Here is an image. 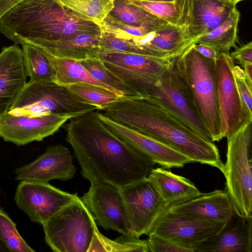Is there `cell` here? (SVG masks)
I'll return each instance as SVG.
<instances>
[{
    "label": "cell",
    "mask_w": 252,
    "mask_h": 252,
    "mask_svg": "<svg viewBox=\"0 0 252 252\" xmlns=\"http://www.w3.org/2000/svg\"><path fill=\"white\" fill-rule=\"evenodd\" d=\"M146 242L149 252H189L188 250L154 234L148 235Z\"/></svg>",
    "instance_id": "e575fe53"
},
{
    "label": "cell",
    "mask_w": 252,
    "mask_h": 252,
    "mask_svg": "<svg viewBox=\"0 0 252 252\" xmlns=\"http://www.w3.org/2000/svg\"><path fill=\"white\" fill-rule=\"evenodd\" d=\"M57 0L81 17L98 25L104 20L114 6V0Z\"/></svg>",
    "instance_id": "1f68e13d"
},
{
    "label": "cell",
    "mask_w": 252,
    "mask_h": 252,
    "mask_svg": "<svg viewBox=\"0 0 252 252\" xmlns=\"http://www.w3.org/2000/svg\"><path fill=\"white\" fill-rule=\"evenodd\" d=\"M102 110L114 121L175 148L192 162L222 171L224 163L214 143L193 131L153 97H121Z\"/></svg>",
    "instance_id": "7a4b0ae2"
},
{
    "label": "cell",
    "mask_w": 252,
    "mask_h": 252,
    "mask_svg": "<svg viewBox=\"0 0 252 252\" xmlns=\"http://www.w3.org/2000/svg\"><path fill=\"white\" fill-rule=\"evenodd\" d=\"M39 49L55 72L54 82L57 84L65 87L78 83L91 84L106 89L120 97L112 89L94 79L81 64L80 61L57 58Z\"/></svg>",
    "instance_id": "d4e9b609"
},
{
    "label": "cell",
    "mask_w": 252,
    "mask_h": 252,
    "mask_svg": "<svg viewBox=\"0 0 252 252\" xmlns=\"http://www.w3.org/2000/svg\"><path fill=\"white\" fill-rule=\"evenodd\" d=\"M66 87L83 102L96 107L98 110L121 97L106 89L86 83H78Z\"/></svg>",
    "instance_id": "d6a6232c"
},
{
    "label": "cell",
    "mask_w": 252,
    "mask_h": 252,
    "mask_svg": "<svg viewBox=\"0 0 252 252\" xmlns=\"http://www.w3.org/2000/svg\"><path fill=\"white\" fill-rule=\"evenodd\" d=\"M0 240L9 252H34L18 232L15 223L0 208Z\"/></svg>",
    "instance_id": "836d02e7"
},
{
    "label": "cell",
    "mask_w": 252,
    "mask_h": 252,
    "mask_svg": "<svg viewBox=\"0 0 252 252\" xmlns=\"http://www.w3.org/2000/svg\"><path fill=\"white\" fill-rule=\"evenodd\" d=\"M221 0L223 1H224L225 2H227L228 3H230V4H232V1L233 0Z\"/></svg>",
    "instance_id": "f6af8a7d"
},
{
    "label": "cell",
    "mask_w": 252,
    "mask_h": 252,
    "mask_svg": "<svg viewBox=\"0 0 252 252\" xmlns=\"http://www.w3.org/2000/svg\"><path fill=\"white\" fill-rule=\"evenodd\" d=\"M21 45L26 72L30 81L54 82L55 72L42 51L28 43Z\"/></svg>",
    "instance_id": "f546056e"
},
{
    "label": "cell",
    "mask_w": 252,
    "mask_h": 252,
    "mask_svg": "<svg viewBox=\"0 0 252 252\" xmlns=\"http://www.w3.org/2000/svg\"><path fill=\"white\" fill-rule=\"evenodd\" d=\"M98 58L109 70L143 97L148 96L175 59L102 49Z\"/></svg>",
    "instance_id": "ba28073f"
},
{
    "label": "cell",
    "mask_w": 252,
    "mask_h": 252,
    "mask_svg": "<svg viewBox=\"0 0 252 252\" xmlns=\"http://www.w3.org/2000/svg\"><path fill=\"white\" fill-rule=\"evenodd\" d=\"M76 169L69 149L61 144L47 147L45 152L31 163L15 170L16 180L49 183L57 179H72Z\"/></svg>",
    "instance_id": "ac0fdd59"
},
{
    "label": "cell",
    "mask_w": 252,
    "mask_h": 252,
    "mask_svg": "<svg viewBox=\"0 0 252 252\" xmlns=\"http://www.w3.org/2000/svg\"><path fill=\"white\" fill-rule=\"evenodd\" d=\"M215 69L222 138L226 137L252 121L245 111L233 74L234 59L229 54L219 53Z\"/></svg>",
    "instance_id": "7c38bea8"
},
{
    "label": "cell",
    "mask_w": 252,
    "mask_h": 252,
    "mask_svg": "<svg viewBox=\"0 0 252 252\" xmlns=\"http://www.w3.org/2000/svg\"><path fill=\"white\" fill-rule=\"evenodd\" d=\"M73 118L75 117L67 114L29 116L6 112L0 114V137L18 146L41 141Z\"/></svg>",
    "instance_id": "9a60e30c"
},
{
    "label": "cell",
    "mask_w": 252,
    "mask_h": 252,
    "mask_svg": "<svg viewBox=\"0 0 252 252\" xmlns=\"http://www.w3.org/2000/svg\"><path fill=\"white\" fill-rule=\"evenodd\" d=\"M128 43L134 54L174 60L196 44L197 38L186 25L167 24L140 37L123 35L117 37Z\"/></svg>",
    "instance_id": "4fadbf2b"
},
{
    "label": "cell",
    "mask_w": 252,
    "mask_h": 252,
    "mask_svg": "<svg viewBox=\"0 0 252 252\" xmlns=\"http://www.w3.org/2000/svg\"><path fill=\"white\" fill-rule=\"evenodd\" d=\"M64 124L83 177L91 184L105 183L121 189L145 179L156 163L121 141L104 125L98 111L69 119Z\"/></svg>",
    "instance_id": "6da1fadb"
},
{
    "label": "cell",
    "mask_w": 252,
    "mask_h": 252,
    "mask_svg": "<svg viewBox=\"0 0 252 252\" xmlns=\"http://www.w3.org/2000/svg\"><path fill=\"white\" fill-rule=\"evenodd\" d=\"M0 32L16 44L37 47L77 34H100L101 29L57 0H24L0 18Z\"/></svg>",
    "instance_id": "3957f363"
},
{
    "label": "cell",
    "mask_w": 252,
    "mask_h": 252,
    "mask_svg": "<svg viewBox=\"0 0 252 252\" xmlns=\"http://www.w3.org/2000/svg\"><path fill=\"white\" fill-rule=\"evenodd\" d=\"M235 7L221 0H187L186 24L197 38L222 24Z\"/></svg>",
    "instance_id": "7402d4cb"
},
{
    "label": "cell",
    "mask_w": 252,
    "mask_h": 252,
    "mask_svg": "<svg viewBox=\"0 0 252 252\" xmlns=\"http://www.w3.org/2000/svg\"><path fill=\"white\" fill-rule=\"evenodd\" d=\"M175 60L148 92V96L158 100L203 138L213 142L211 135L202 122L191 96L176 68Z\"/></svg>",
    "instance_id": "30bf717a"
},
{
    "label": "cell",
    "mask_w": 252,
    "mask_h": 252,
    "mask_svg": "<svg viewBox=\"0 0 252 252\" xmlns=\"http://www.w3.org/2000/svg\"><path fill=\"white\" fill-rule=\"evenodd\" d=\"M113 5L109 15L129 26L152 28L169 24L145 9L129 2L127 0H114Z\"/></svg>",
    "instance_id": "4316f807"
},
{
    "label": "cell",
    "mask_w": 252,
    "mask_h": 252,
    "mask_svg": "<svg viewBox=\"0 0 252 252\" xmlns=\"http://www.w3.org/2000/svg\"><path fill=\"white\" fill-rule=\"evenodd\" d=\"M9 252L6 247L3 244L0 240V252Z\"/></svg>",
    "instance_id": "b9f144b4"
},
{
    "label": "cell",
    "mask_w": 252,
    "mask_h": 252,
    "mask_svg": "<svg viewBox=\"0 0 252 252\" xmlns=\"http://www.w3.org/2000/svg\"><path fill=\"white\" fill-rule=\"evenodd\" d=\"M98 115L104 125L117 137L162 167L166 169L181 168L192 162L187 156L169 145L121 124L98 110Z\"/></svg>",
    "instance_id": "2e32d148"
},
{
    "label": "cell",
    "mask_w": 252,
    "mask_h": 252,
    "mask_svg": "<svg viewBox=\"0 0 252 252\" xmlns=\"http://www.w3.org/2000/svg\"><path fill=\"white\" fill-rule=\"evenodd\" d=\"M240 17V12L236 7L220 26L197 37L196 44L209 46L217 53L229 54L231 47L236 48Z\"/></svg>",
    "instance_id": "484cf974"
},
{
    "label": "cell",
    "mask_w": 252,
    "mask_h": 252,
    "mask_svg": "<svg viewBox=\"0 0 252 252\" xmlns=\"http://www.w3.org/2000/svg\"><path fill=\"white\" fill-rule=\"evenodd\" d=\"M78 197L77 193L63 191L49 183L21 181L16 188L14 200L18 207L32 221L42 224Z\"/></svg>",
    "instance_id": "5bb4252c"
},
{
    "label": "cell",
    "mask_w": 252,
    "mask_h": 252,
    "mask_svg": "<svg viewBox=\"0 0 252 252\" xmlns=\"http://www.w3.org/2000/svg\"><path fill=\"white\" fill-rule=\"evenodd\" d=\"M166 208L190 217L225 222L236 215L226 191L220 189L173 203Z\"/></svg>",
    "instance_id": "d6986e66"
},
{
    "label": "cell",
    "mask_w": 252,
    "mask_h": 252,
    "mask_svg": "<svg viewBox=\"0 0 252 252\" xmlns=\"http://www.w3.org/2000/svg\"><path fill=\"white\" fill-rule=\"evenodd\" d=\"M101 33L80 34L71 37L48 41L36 47L54 57L81 61L98 58Z\"/></svg>",
    "instance_id": "603a6c76"
},
{
    "label": "cell",
    "mask_w": 252,
    "mask_h": 252,
    "mask_svg": "<svg viewBox=\"0 0 252 252\" xmlns=\"http://www.w3.org/2000/svg\"><path fill=\"white\" fill-rule=\"evenodd\" d=\"M95 110L96 107L83 102L66 87L53 81H30L7 112L29 116L67 114L77 117Z\"/></svg>",
    "instance_id": "8992f818"
},
{
    "label": "cell",
    "mask_w": 252,
    "mask_h": 252,
    "mask_svg": "<svg viewBox=\"0 0 252 252\" xmlns=\"http://www.w3.org/2000/svg\"><path fill=\"white\" fill-rule=\"evenodd\" d=\"M193 45L175 59V65L212 141L218 142L222 138L215 61L200 54Z\"/></svg>",
    "instance_id": "277c9868"
},
{
    "label": "cell",
    "mask_w": 252,
    "mask_h": 252,
    "mask_svg": "<svg viewBox=\"0 0 252 252\" xmlns=\"http://www.w3.org/2000/svg\"><path fill=\"white\" fill-rule=\"evenodd\" d=\"M145 0V1H158V2H171L175 0Z\"/></svg>",
    "instance_id": "7bdbcfd3"
},
{
    "label": "cell",
    "mask_w": 252,
    "mask_h": 252,
    "mask_svg": "<svg viewBox=\"0 0 252 252\" xmlns=\"http://www.w3.org/2000/svg\"><path fill=\"white\" fill-rule=\"evenodd\" d=\"M236 49L231 53L230 56L236 59L243 67L245 65L252 64V42L250 41Z\"/></svg>",
    "instance_id": "8d00e7d4"
},
{
    "label": "cell",
    "mask_w": 252,
    "mask_h": 252,
    "mask_svg": "<svg viewBox=\"0 0 252 252\" xmlns=\"http://www.w3.org/2000/svg\"><path fill=\"white\" fill-rule=\"evenodd\" d=\"M97 225L105 230L130 234V227L120 190L105 183L91 184L80 198Z\"/></svg>",
    "instance_id": "e0dca14e"
},
{
    "label": "cell",
    "mask_w": 252,
    "mask_h": 252,
    "mask_svg": "<svg viewBox=\"0 0 252 252\" xmlns=\"http://www.w3.org/2000/svg\"><path fill=\"white\" fill-rule=\"evenodd\" d=\"M27 77L22 49L16 44L3 47L0 53V114L8 111Z\"/></svg>",
    "instance_id": "ffe728a7"
},
{
    "label": "cell",
    "mask_w": 252,
    "mask_h": 252,
    "mask_svg": "<svg viewBox=\"0 0 252 252\" xmlns=\"http://www.w3.org/2000/svg\"><path fill=\"white\" fill-rule=\"evenodd\" d=\"M243 0H233L232 1V4L234 5V6H236V4L240 1H243Z\"/></svg>",
    "instance_id": "ee69618b"
},
{
    "label": "cell",
    "mask_w": 252,
    "mask_h": 252,
    "mask_svg": "<svg viewBox=\"0 0 252 252\" xmlns=\"http://www.w3.org/2000/svg\"><path fill=\"white\" fill-rule=\"evenodd\" d=\"M41 224L45 242L54 252H88L96 225L79 197Z\"/></svg>",
    "instance_id": "52a82bcc"
},
{
    "label": "cell",
    "mask_w": 252,
    "mask_h": 252,
    "mask_svg": "<svg viewBox=\"0 0 252 252\" xmlns=\"http://www.w3.org/2000/svg\"><path fill=\"white\" fill-rule=\"evenodd\" d=\"M227 222L190 217L165 208L148 235L161 237L194 252L201 243L219 233Z\"/></svg>",
    "instance_id": "9c48e42d"
},
{
    "label": "cell",
    "mask_w": 252,
    "mask_h": 252,
    "mask_svg": "<svg viewBox=\"0 0 252 252\" xmlns=\"http://www.w3.org/2000/svg\"><path fill=\"white\" fill-rule=\"evenodd\" d=\"M233 74L235 78L239 79H246L245 74L243 69L239 66H234Z\"/></svg>",
    "instance_id": "60d3db41"
},
{
    "label": "cell",
    "mask_w": 252,
    "mask_h": 252,
    "mask_svg": "<svg viewBox=\"0 0 252 252\" xmlns=\"http://www.w3.org/2000/svg\"><path fill=\"white\" fill-rule=\"evenodd\" d=\"M147 178L156 186L167 207L202 193L190 180L162 167L153 168Z\"/></svg>",
    "instance_id": "cb8c5ba5"
},
{
    "label": "cell",
    "mask_w": 252,
    "mask_h": 252,
    "mask_svg": "<svg viewBox=\"0 0 252 252\" xmlns=\"http://www.w3.org/2000/svg\"><path fill=\"white\" fill-rule=\"evenodd\" d=\"M168 23L176 25H186L187 0H175L171 2L127 0Z\"/></svg>",
    "instance_id": "f1b7e54d"
},
{
    "label": "cell",
    "mask_w": 252,
    "mask_h": 252,
    "mask_svg": "<svg viewBox=\"0 0 252 252\" xmlns=\"http://www.w3.org/2000/svg\"><path fill=\"white\" fill-rule=\"evenodd\" d=\"M130 227V234L148 235L154 223L166 208L154 184L147 178L120 189Z\"/></svg>",
    "instance_id": "8fae6325"
},
{
    "label": "cell",
    "mask_w": 252,
    "mask_h": 252,
    "mask_svg": "<svg viewBox=\"0 0 252 252\" xmlns=\"http://www.w3.org/2000/svg\"><path fill=\"white\" fill-rule=\"evenodd\" d=\"M238 90L246 113L252 117V88L250 87L246 79L235 78Z\"/></svg>",
    "instance_id": "d590c367"
},
{
    "label": "cell",
    "mask_w": 252,
    "mask_h": 252,
    "mask_svg": "<svg viewBox=\"0 0 252 252\" xmlns=\"http://www.w3.org/2000/svg\"><path fill=\"white\" fill-rule=\"evenodd\" d=\"M24 0H0V18L10 9Z\"/></svg>",
    "instance_id": "f35d334b"
},
{
    "label": "cell",
    "mask_w": 252,
    "mask_h": 252,
    "mask_svg": "<svg viewBox=\"0 0 252 252\" xmlns=\"http://www.w3.org/2000/svg\"><path fill=\"white\" fill-rule=\"evenodd\" d=\"M193 47L200 54L205 57L214 61L216 60L219 53H217L214 49L206 45L200 44H195L193 45Z\"/></svg>",
    "instance_id": "74e56055"
},
{
    "label": "cell",
    "mask_w": 252,
    "mask_h": 252,
    "mask_svg": "<svg viewBox=\"0 0 252 252\" xmlns=\"http://www.w3.org/2000/svg\"><path fill=\"white\" fill-rule=\"evenodd\" d=\"M252 121L226 137V160L222 173L225 191L236 215L252 216Z\"/></svg>",
    "instance_id": "5b68a950"
},
{
    "label": "cell",
    "mask_w": 252,
    "mask_h": 252,
    "mask_svg": "<svg viewBox=\"0 0 252 252\" xmlns=\"http://www.w3.org/2000/svg\"><path fill=\"white\" fill-rule=\"evenodd\" d=\"M252 216L235 215L218 234L208 238L197 252H252Z\"/></svg>",
    "instance_id": "44dd1931"
},
{
    "label": "cell",
    "mask_w": 252,
    "mask_h": 252,
    "mask_svg": "<svg viewBox=\"0 0 252 252\" xmlns=\"http://www.w3.org/2000/svg\"><path fill=\"white\" fill-rule=\"evenodd\" d=\"M149 252L146 240L130 234H121L115 240L102 234L96 225L94 236L88 252Z\"/></svg>",
    "instance_id": "83f0119b"
},
{
    "label": "cell",
    "mask_w": 252,
    "mask_h": 252,
    "mask_svg": "<svg viewBox=\"0 0 252 252\" xmlns=\"http://www.w3.org/2000/svg\"><path fill=\"white\" fill-rule=\"evenodd\" d=\"M245 74L246 80L249 86L252 88V64H247L243 67Z\"/></svg>",
    "instance_id": "ab89813d"
},
{
    "label": "cell",
    "mask_w": 252,
    "mask_h": 252,
    "mask_svg": "<svg viewBox=\"0 0 252 252\" xmlns=\"http://www.w3.org/2000/svg\"><path fill=\"white\" fill-rule=\"evenodd\" d=\"M80 61L94 79L112 89L120 97H143L109 70L99 58L87 59Z\"/></svg>",
    "instance_id": "4dcf8cb0"
}]
</instances>
